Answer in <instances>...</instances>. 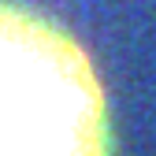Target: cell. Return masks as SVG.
<instances>
[{
  "mask_svg": "<svg viewBox=\"0 0 156 156\" xmlns=\"http://www.w3.org/2000/svg\"><path fill=\"white\" fill-rule=\"evenodd\" d=\"M0 156H112L89 56L52 19L0 0Z\"/></svg>",
  "mask_w": 156,
  "mask_h": 156,
  "instance_id": "1",
  "label": "cell"
}]
</instances>
